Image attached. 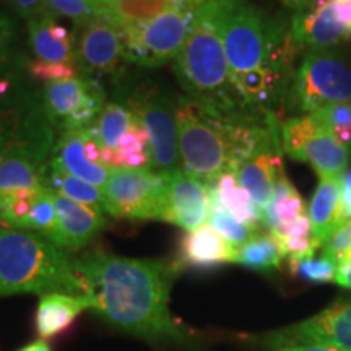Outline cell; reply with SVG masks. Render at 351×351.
<instances>
[{
  "instance_id": "1",
  "label": "cell",
  "mask_w": 351,
  "mask_h": 351,
  "mask_svg": "<svg viewBox=\"0 0 351 351\" xmlns=\"http://www.w3.org/2000/svg\"><path fill=\"white\" fill-rule=\"evenodd\" d=\"M91 311L122 330L153 341H181L184 328L171 315L169 295L179 269L165 261L119 257L104 251L75 257Z\"/></svg>"
},
{
  "instance_id": "2",
  "label": "cell",
  "mask_w": 351,
  "mask_h": 351,
  "mask_svg": "<svg viewBox=\"0 0 351 351\" xmlns=\"http://www.w3.org/2000/svg\"><path fill=\"white\" fill-rule=\"evenodd\" d=\"M231 82L252 117L287 98L302 47L291 26L265 19L247 0H213Z\"/></svg>"
},
{
  "instance_id": "3",
  "label": "cell",
  "mask_w": 351,
  "mask_h": 351,
  "mask_svg": "<svg viewBox=\"0 0 351 351\" xmlns=\"http://www.w3.org/2000/svg\"><path fill=\"white\" fill-rule=\"evenodd\" d=\"M176 121L181 168L208 186L221 174L236 173L275 137L257 119L225 116L187 96L176 98Z\"/></svg>"
},
{
  "instance_id": "4",
  "label": "cell",
  "mask_w": 351,
  "mask_h": 351,
  "mask_svg": "<svg viewBox=\"0 0 351 351\" xmlns=\"http://www.w3.org/2000/svg\"><path fill=\"white\" fill-rule=\"evenodd\" d=\"M34 293L86 296L75 257L44 236L0 226V298Z\"/></svg>"
},
{
  "instance_id": "5",
  "label": "cell",
  "mask_w": 351,
  "mask_h": 351,
  "mask_svg": "<svg viewBox=\"0 0 351 351\" xmlns=\"http://www.w3.org/2000/svg\"><path fill=\"white\" fill-rule=\"evenodd\" d=\"M173 62L176 77L187 98L225 116L257 119L245 111L231 82L213 0H207L200 8L191 36Z\"/></svg>"
},
{
  "instance_id": "6",
  "label": "cell",
  "mask_w": 351,
  "mask_h": 351,
  "mask_svg": "<svg viewBox=\"0 0 351 351\" xmlns=\"http://www.w3.org/2000/svg\"><path fill=\"white\" fill-rule=\"evenodd\" d=\"M287 99L293 109L304 114L351 103V65L332 52L311 51L293 77Z\"/></svg>"
},
{
  "instance_id": "7",
  "label": "cell",
  "mask_w": 351,
  "mask_h": 351,
  "mask_svg": "<svg viewBox=\"0 0 351 351\" xmlns=\"http://www.w3.org/2000/svg\"><path fill=\"white\" fill-rule=\"evenodd\" d=\"M127 106L145 127L150 142L152 169L169 173L181 168L176 99L156 83H142L127 98Z\"/></svg>"
},
{
  "instance_id": "8",
  "label": "cell",
  "mask_w": 351,
  "mask_h": 351,
  "mask_svg": "<svg viewBox=\"0 0 351 351\" xmlns=\"http://www.w3.org/2000/svg\"><path fill=\"white\" fill-rule=\"evenodd\" d=\"M200 8L181 3L150 23L121 33L129 62L153 69L174 60L191 36Z\"/></svg>"
},
{
  "instance_id": "9",
  "label": "cell",
  "mask_w": 351,
  "mask_h": 351,
  "mask_svg": "<svg viewBox=\"0 0 351 351\" xmlns=\"http://www.w3.org/2000/svg\"><path fill=\"white\" fill-rule=\"evenodd\" d=\"M168 173L114 169L103 187L104 212L114 218L160 219Z\"/></svg>"
},
{
  "instance_id": "10",
  "label": "cell",
  "mask_w": 351,
  "mask_h": 351,
  "mask_svg": "<svg viewBox=\"0 0 351 351\" xmlns=\"http://www.w3.org/2000/svg\"><path fill=\"white\" fill-rule=\"evenodd\" d=\"M129 57L119 29L103 15L82 26L77 44V64L83 77L117 80L124 75Z\"/></svg>"
},
{
  "instance_id": "11",
  "label": "cell",
  "mask_w": 351,
  "mask_h": 351,
  "mask_svg": "<svg viewBox=\"0 0 351 351\" xmlns=\"http://www.w3.org/2000/svg\"><path fill=\"white\" fill-rule=\"evenodd\" d=\"M271 345L283 348L295 346H339L351 350V301H339L314 317L276 332Z\"/></svg>"
},
{
  "instance_id": "12",
  "label": "cell",
  "mask_w": 351,
  "mask_h": 351,
  "mask_svg": "<svg viewBox=\"0 0 351 351\" xmlns=\"http://www.w3.org/2000/svg\"><path fill=\"white\" fill-rule=\"evenodd\" d=\"M210 217V186L182 168L168 173L160 219L186 231L204 226Z\"/></svg>"
},
{
  "instance_id": "13",
  "label": "cell",
  "mask_w": 351,
  "mask_h": 351,
  "mask_svg": "<svg viewBox=\"0 0 351 351\" xmlns=\"http://www.w3.org/2000/svg\"><path fill=\"white\" fill-rule=\"evenodd\" d=\"M291 34L304 49L326 51L351 36L350 26L343 23L332 0H320L311 8L298 12L291 20Z\"/></svg>"
},
{
  "instance_id": "14",
  "label": "cell",
  "mask_w": 351,
  "mask_h": 351,
  "mask_svg": "<svg viewBox=\"0 0 351 351\" xmlns=\"http://www.w3.org/2000/svg\"><path fill=\"white\" fill-rule=\"evenodd\" d=\"M52 195L59 218V239H57L59 247L65 251H78L90 244L106 228L108 221L103 210L80 204L54 192Z\"/></svg>"
},
{
  "instance_id": "15",
  "label": "cell",
  "mask_w": 351,
  "mask_h": 351,
  "mask_svg": "<svg viewBox=\"0 0 351 351\" xmlns=\"http://www.w3.org/2000/svg\"><path fill=\"white\" fill-rule=\"evenodd\" d=\"M238 249L219 236L210 225L194 231H186L179 244L178 261L174 265L181 269L207 270L223 263L236 262Z\"/></svg>"
},
{
  "instance_id": "16",
  "label": "cell",
  "mask_w": 351,
  "mask_h": 351,
  "mask_svg": "<svg viewBox=\"0 0 351 351\" xmlns=\"http://www.w3.org/2000/svg\"><path fill=\"white\" fill-rule=\"evenodd\" d=\"M28 39L38 60L77 64L75 34L60 25L51 12L28 20Z\"/></svg>"
},
{
  "instance_id": "17",
  "label": "cell",
  "mask_w": 351,
  "mask_h": 351,
  "mask_svg": "<svg viewBox=\"0 0 351 351\" xmlns=\"http://www.w3.org/2000/svg\"><path fill=\"white\" fill-rule=\"evenodd\" d=\"M280 173H283L282 156L276 150L274 137L239 166L236 178L241 186L251 194L252 200L262 212L270 204L275 181Z\"/></svg>"
},
{
  "instance_id": "18",
  "label": "cell",
  "mask_w": 351,
  "mask_h": 351,
  "mask_svg": "<svg viewBox=\"0 0 351 351\" xmlns=\"http://www.w3.org/2000/svg\"><path fill=\"white\" fill-rule=\"evenodd\" d=\"M86 140H88V127L82 130L64 132L59 140L56 142L54 152H52L51 160L59 163L70 174L77 176L91 186L98 187L103 191L106 186L109 176L112 171L91 163L86 155Z\"/></svg>"
},
{
  "instance_id": "19",
  "label": "cell",
  "mask_w": 351,
  "mask_h": 351,
  "mask_svg": "<svg viewBox=\"0 0 351 351\" xmlns=\"http://www.w3.org/2000/svg\"><path fill=\"white\" fill-rule=\"evenodd\" d=\"M298 161L313 166L319 179H341L348 171L350 150L341 140L320 125L302 147Z\"/></svg>"
},
{
  "instance_id": "20",
  "label": "cell",
  "mask_w": 351,
  "mask_h": 351,
  "mask_svg": "<svg viewBox=\"0 0 351 351\" xmlns=\"http://www.w3.org/2000/svg\"><path fill=\"white\" fill-rule=\"evenodd\" d=\"M91 309V301L86 296L49 293L43 295L38 304L36 328L43 340L52 339L72 326L73 320L83 311Z\"/></svg>"
},
{
  "instance_id": "21",
  "label": "cell",
  "mask_w": 351,
  "mask_h": 351,
  "mask_svg": "<svg viewBox=\"0 0 351 351\" xmlns=\"http://www.w3.org/2000/svg\"><path fill=\"white\" fill-rule=\"evenodd\" d=\"M307 217L319 245L326 244L333 232L345 226L341 217V179H320Z\"/></svg>"
},
{
  "instance_id": "22",
  "label": "cell",
  "mask_w": 351,
  "mask_h": 351,
  "mask_svg": "<svg viewBox=\"0 0 351 351\" xmlns=\"http://www.w3.org/2000/svg\"><path fill=\"white\" fill-rule=\"evenodd\" d=\"M304 215H307L304 200L283 171L275 181L270 204L262 210V226L269 234L278 236Z\"/></svg>"
},
{
  "instance_id": "23",
  "label": "cell",
  "mask_w": 351,
  "mask_h": 351,
  "mask_svg": "<svg viewBox=\"0 0 351 351\" xmlns=\"http://www.w3.org/2000/svg\"><path fill=\"white\" fill-rule=\"evenodd\" d=\"M181 3L189 2L187 0H114L101 7V15L111 21L121 33H127L150 23L156 16L163 15L165 12Z\"/></svg>"
},
{
  "instance_id": "24",
  "label": "cell",
  "mask_w": 351,
  "mask_h": 351,
  "mask_svg": "<svg viewBox=\"0 0 351 351\" xmlns=\"http://www.w3.org/2000/svg\"><path fill=\"white\" fill-rule=\"evenodd\" d=\"M51 163V161H49ZM49 163L25 150H15L0 161V194L3 192L44 187V174Z\"/></svg>"
},
{
  "instance_id": "25",
  "label": "cell",
  "mask_w": 351,
  "mask_h": 351,
  "mask_svg": "<svg viewBox=\"0 0 351 351\" xmlns=\"http://www.w3.org/2000/svg\"><path fill=\"white\" fill-rule=\"evenodd\" d=\"M91 86V78L77 77L72 80L46 83L43 90V106L52 125L59 129L85 98Z\"/></svg>"
},
{
  "instance_id": "26",
  "label": "cell",
  "mask_w": 351,
  "mask_h": 351,
  "mask_svg": "<svg viewBox=\"0 0 351 351\" xmlns=\"http://www.w3.org/2000/svg\"><path fill=\"white\" fill-rule=\"evenodd\" d=\"M212 191L223 208L228 210L232 217H236L244 225L257 231L262 226V212L252 200L251 194L238 182L236 173H225L215 181Z\"/></svg>"
},
{
  "instance_id": "27",
  "label": "cell",
  "mask_w": 351,
  "mask_h": 351,
  "mask_svg": "<svg viewBox=\"0 0 351 351\" xmlns=\"http://www.w3.org/2000/svg\"><path fill=\"white\" fill-rule=\"evenodd\" d=\"M44 187L49 189L54 194H60L69 197V199L80 202V204L91 205V207L99 208L104 212V195L103 191L98 187L91 186L77 176L70 174L59 163L51 160L47 166L46 174H44ZM106 213V212H104Z\"/></svg>"
},
{
  "instance_id": "28",
  "label": "cell",
  "mask_w": 351,
  "mask_h": 351,
  "mask_svg": "<svg viewBox=\"0 0 351 351\" xmlns=\"http://www.w3.org/2000/svg\"><path fill=\"white\" fill-rule=\"evenodd\" d=\"M114 169H152L148 134L137 119L114 148Z\"/></svg>"
},
{
  "instance_id": "29",
  "label": "cell",
  "mask_w": 351,
  "mask_h": 351,
  "mask_svg": "<svg viewBox=\"0 0 351 351\" xmlns=\"http://www.w3.org/2000/svg\"><path fill=\"white\" fill-rule=\"evenodd\" d=\"M285 254L278 241L269 234H254L251 239L238 249L236 263L247 267L251 270L267 271L280 269Z\"/></svg>"
},
{
  "instance_id": "30",
  "label": "cell",
  "mask_w": 351,
  "mask_h": 351,
  "mask_svg": "<svg viewBox=\"0 0 351 351\" xmlns=\"http://www.w3.org/2000/svg\"><path fill=\"white\" fill-rule=\"evenodd\" d=\"M134 119V114H132L127 104L108 103L95 124L91 125V130H93L101 147L112 148L114 150L122 138V135L129 130Z\"/></svg>"
},
{
  "instance_id": "31",
  "label": "cell",
  "mask_w": 351,
  "mask_h": 351,
  "mask_svg": "<svg viewBox=\"0 0 351 351\" xmlns=\"http://www.w3.org/2000/svg\"><path fill=\"white\" fill-rule=\"evenodd\" d=\"M278 241L280 247L288 258H302L314 256V252L320 247L317 241L314 238L313 226L307 215L301 217L298 221L288 226L282 234L274 236Z\"/></svg>"
},
{
  "instance_id": "32",
  "label": "cell",
  "mask_w": 351,
  "mask_h": 351,
  "mask_svg": "<svg viewBox=\"0 0 351 351\" xmlns=\"http://www.w3.org/2000/svg\"><path fill=\"white\" fill-rule=\"evenodd\" d=\"M210 226L218 232L219 236H223L228 243L234 245L236 249H239L241 245H244L249 239L256 234V231L247 225H244L243 221H239L238 218L232 217L219 205V202L215 197L212 187H210V217H208Z\"/></svg>"
},
{
  "instance_id": "33",
  "label": "cell",
  "mask_w": 351,
  "mask_h": 351,
  "mask_svg": "<svg viewBox=\"0 0 351 351\" xmlns=\"http://www.w3.org/2000/svg\"><path fill=\"white\" fill-rule=\"evenodd\" d=\"M28 231H34L44 236L57 245L59 239V218L54 204V195L49 189H44L34 202L28 218Z\"/></svg>"
},
{
  "instance_id": "34",
  "label": "cell",
  "mask_w": 351,
  "mask_h": 351,
  "mask_svg": "<svg viewBox=\"0 0 351 351\" xmlns=\"http://www.w3.org/2000/svg\"><path fill=\"white\" fill-rule=\"evenodd\" d=\"M319 129L320 124L311 114L291 117V119L285 121L282 125L283 152L289 158H293V160H298L302 147H304L307 140L313 137Z\"/></svg>"
},
{
  "instance_id": "35",
  "label": "cell",
  "mask_w": 351,
  "mask_h": 351,
  "mask_svg": "<svg viewBox=\"0 0 351 351\" xmlns=\"http://www.w3.org/2000/svg\"><path fill=\"white\" fill-rule=\"evenodd\" d=\"M289 270L298 278L309 283H328L335 282L339 262L322 254L320 257L289 258Z\"/></svg>"
},
{
  "instance_id": "36",
  "label": "cell",
  "mask_w": 351,
  "mask_h": 351,
  "mask_svg": "<svg viewBox=\"0 0 351 351\" xmlns=\"http://www.w3.org/2000/svg\"><path fill=\"white\" fill-rule=\"evenodd\" d=\"M324 129L341 140L346 147L351 145V103L330 104L311 114Z\"/></svg>"
},
{
  "instance_id": "37",
  "label": "cell",
  "mask_w": 351,
  "mask_h": 351,
  "mask_svg": "<svg viewBox=\"0 0 351 351\" xmlns=\"http://www.w3.org/2000/svg\"><path fill=\"white\" fill-rule=\"evenodd\" d=\"M47 10L83 26L101 15L96 0H47Z\"/></svg>"
},
{
  "instance_id": "38",
  "label": "cell",
  "mask_w": 351,
  "mask_h": 351,
  "mask_svg": "<svg viewBox=\"0 0 351 351\" xmlns=\"http://www.w3.org/2000/svg\"><path fill=\"white\" fill-rule=\"evenodd\" d=\"M26 70L34 80L46 83H57L80 77V69L77 64L67 62H44V60H29Z\"/></svg>"
},
{
  "instance_id": "39",
  "label": "cell",
  "mask_w": 351,
  "mask_h": 351,
  "mask_svg": "<svg viewBox=\"0 0 351 351\" xmlns=\"http://www.w3.org/2000/svg\"><path fill=\"white\" fill-rule=\"evenodd\" d=\"M15 39L16 28L7 12L0 10V69L10 67L15 64Z\"/></svg>"
},
{
  "instance_id": "40",
  "label": "cell",
  "mask_w": 351,
  "mask_h": 351,
  "mask_svg": "<svg viewBox=\"0 0 351 351\" xmlns=\"http://www.w3.org/2000/svg\"><path fill=\"white\" fill-rule=\"evenodd\" d=\"M324 254L328 257H332L333 261L341 262L348 257L351 252V223L340 228L339 231L333 232L332 238L322 245Z\"/></svg>"
},
{
  "instance_id": "41",
  "label": "cell",
  "mask_w": 351,
  "mask_h": 351,
  "mask_svg": "<svg viewBox=\"0 0 351 351\" xmlns=\"http://www.w3.org/2000/svg\"><path fill=\"white\" fill-rule=\"evenodd\" d=\"M8 7L13 8L20 16L32 20L34 16L47 13V0H3Z\"/></svg>"
},
{
  "instance_id": "42",
  "label": "cell",
  "mask_w": 351,
  "mask_h": 351,
  "mask_svg": "<svg viewBox=\"0 0 351 351\" xmlns=\"http://www.w3.org/2000/svg\"><path fill=\"white\" fill-rule=\"evenodd\" d=\"M341 217L345 225L351 223V169L341 178Z\"/></svg>"
},
{
  "instance_id": "43",
  "label": "cell",
  "mask_w": 351,
  "mask_h": 351,
  "mask_svg": "<svg viewBox=\"0 0 351 351\" xmlns=\"http://www.w3.org/2000/svg\"><path fill=\"white\" fill-rule=\"evenodd\" d=\"M335 283L340 287L351 289V261H343L339 263V270H337Z\"/></svg>"
},
{
  "instance_id": "44",
  "label": "cell",
  "mask_w": 351,
  "mask_h": 351,
  "mask_svg": "<svg viewBox=\"0 0 351 351\" xmlns=\"http://www.w3.org/2000/svg\"><path fill=\"white\" fill-rule=\"evenodd\" d=\"M332 2L341 21L348 25L351 29V0H332Z\"/></svg>"
},
{
  "instance_id": "45",
  "label": "cell",
  "mask_w": 351,
  "mask_h": 351,
  "mask_svg": "<svg viewBox=\"0 0 351 351\" xmlns=\"http://www.w3.org/2000/svg\"><path fill=\"white\" fill-rule=\"evenodd\" d=\"M280 2H282L283 5H287L288 8H295V10L301 12L315 5V3L320 2V0H280Z\"/></svg>"
},
{
  "instance_id": "46",
  "label": "cell",
  "mask_w": 351,
  "mask_h": 351,
  "mask_svg": "<svg viewBox=\"0 0 351 351\" xmlns=\"http://www.w3.org/2000/svg\"><path fill=\"white\" fill-rule=\"evenodd\" d=\"M295 351H351L339 346H295Z\"/></svg>"
},
{
  "instance_id": "47",
  "label": "cell",
  "mask_w": 351,
  "mask_h": 351,
  "mask_svg": "<svg viewBox=\"0 0 351 351\" xmlns=\"http://www.w3.org/2000/svg\"><path fill=\"white\" fill-rule=\"evenodd\" d=\"M19 351H51V346L47 345L44 340H38V341H33V343L23 346V348H20Z\"/></svg>"
},
{
  "instance_id": "48",
  "label": "cell",
  "mask_w": 351,
  "mask_h": 351,
  "mask_svg": "<svg viewBox=\"0 0 351 351\" xmlns=\"http://www.w3.org/2000/svg\"><path fill=\"white\" fill-rule=\"evenodd\" d=\"M111 2H114V0H96V3H98L99 7L106 5V3H111Z\"/></svg>"
},
{
  "instance_id": "49",
  "label": "cell",
  "mask_w": 351,
  "mask_h": 351,
  "mask_svg": "<svg viewBox=\"0 0 351 351\" xmlns=\"http://www.w3.org/2000/svg\"><path fill=\"white\" fill-rule=\"evenodd\" d=\"M280 351H295L293 348H283V350H280Z\"/></svg>"
}]
</instances>
